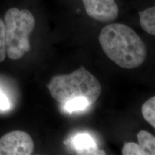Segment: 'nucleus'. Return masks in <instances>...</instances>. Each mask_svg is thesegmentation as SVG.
Here are the masks:
<instances>
[{"instance_id":"obj_1","label":"nucleus","mask_w":155,"mask_h":155,"mask_svg":"<svg viewBox=\"0 0 155 155\" xmlns=\"http://www.w3.org/2000/svg\"><path fill=\"white\" fill-rule=\"evenodd\" d=\"M98 40L105 55L122 68H136L146 60L144 42L133 29L124 24L106 25L101 31Z\"/></svg>"},{"instance_id":"obj_2","label":"nucleus","mask_w":155,"mask_h":155,"mask_svg":"<svg viewBox=\"0 0 155 155\" xmlns=\"http://www.w3.org/2000/svg\"><path fill=\"white\" fill-rule=\"evenodd\" d=\"M48 88L51 96L61 104L77 98H84L92 105L101 93L99 81L83 66L70 74L53 77Z\"/></svg>"},{"instance_id":"obj_3","label":"nucleus","mask_w":155,"mask_h":155,"mask_svg":"<svg viewBox=\"0 0 155 155\" xmlns=\"http://www.w3.org/2000/svg\"><path fill=\"white\" fill-rule=\"evenodd\" d=\"M6 53L11 60H19L30 50V35L35 25L33 15L28 9L11 8L5 16Z\"/></svg>"},{"instance_id":"obj_4","label":"nucleus","mask_w":155,"mask_h":155,"mask_svg":"<svg viewBox=\"0 0 155 155\" xmlns=\"http://www.w3.org/2000/svg\"><path fill=\"white\" fill-rule=\"evenodd\" d=\"M30 135L23 131H12L0 139V155H30L34 151Z\"/></svg>"},{"instance_id":"obj_5","label":"nucleus","mask_w":155,"mask_h":155,"mask_svg":"<svg viewBox=\"0 0 155 155\" xmlns=\"http://www.w3.org/2000/svg\"><path fill=\"white\" fill-rule=\"evenodd\" d=\"M82 2L88 16L98 22H113L119 15V7L115 0H82Z\"/></svg>"},{"instance_id":"obj_6","label":"nucleus","mask_w":155,"mask_h":155,"mask_svg":"<svg viewBox=\"0 0 155 155\" xmlns=\"http://www.w3.org/2000/svg\"><path fill=\"white\" fill-rule=\"evenodd\" d=\"M139 144L127 142L122 149L123 155H155V137L141 130L137 134Z\"/></svg>"},{"instance_id":"obj_7","label":"nucleus","mask_w":155,"mask_h":155,"mask_svg":"<svg viewBox=\"0 0 155 155\" xmlns=\"http://www.w3.org/2000/svg\"><path fill=\"white\" fill-rule=\"evenodd\" d=\"M72 143L78 154H106L104 151L97 148L94 141L88 134H78L73 137Z\"/></svg>"},{"instance_id":"obj_8","label":"nucleus","mask_w":155,"mask_h":155,"mask_svg":"<svg viewBox=\"0 0 155 155\" xmlns=\"http://www.w3.org/2000/svg\"><path fill=\"white\" fill-rule=\"evenodd\" d=\"M139 23L147 33L155 36V5L139 12Z\"/></svg>"},{"instance_id":"obj_9","label":"nucleus","mask_w":155,"mask_h":155,"mask_svg":"<svg viewBox=\"0 0 155 155\" xmlns=\"http://www.w3.org/2000/svg\"><path fill=\"white\" fill-rule=\"evenodd\" d=\"M143 117L155 129V96L146 101L141 107Z\"/></svg>"},{"instance_id":"obj_10","label":"nucleus","mask_w":155,"mask_h":155,"mask_svg":"<svg viewBox=\"0 0 155 155\" xmlns=\"http://www.w3.org/2000/svg\"><path fill=\"white\" fill-rule=\"evenodd\" d=\"M63 106L65 111L72 113L74 111H83L90 106L91 104L86 98H77L65 103Z\"/></svg>"},{"instance_id":"obj_11","label":"nucleus","mask_w":155,"mask_h":155,"mask_svg":"<svg viewBox=\"0 0 155 155\" xmlns=\"http://www.w3.org/2000/svg\"><path fill=\"white\" fill-rule=\"evenodd\" d=\"M6 46H5V24L4 21L0 18V63L5 61L6 58Z\"/></svg>"},{"instance_id":"obj_12","label":"nucleus","mask_w":155,"mask_h":155,"mask_svg":"<svg viewBox=\"0 0 155 155\" xmlns=\"http://www.w3.org/2000/svg\"><path fill=\"white\" fill-rule=\"evenodd\" d=\"M10 108V103L7 96L0 90V109L7 111Z\"/></svg>"}]
</instances>
